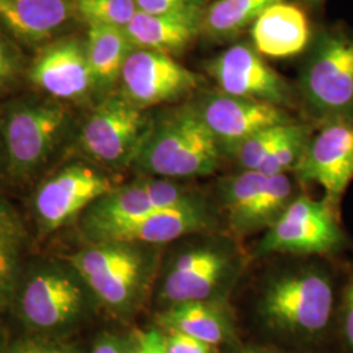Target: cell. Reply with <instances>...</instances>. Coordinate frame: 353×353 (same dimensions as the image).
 <instances>
[{"label":"cell","instance_id":"5bb4252c","mask_svg":"<svg viewBox=\"0 0 353 353\" xmlns=\"http://www.w3.org/2000/svg\"><path fill=\"white\" fill-rule=\"evenodd\" d=\"M196 195L174 179L159 176L114 188L87 210L84 232L88 239H92L106 228L159 210L176 207L189 202Z\"/></svg>","mask_w":353,"mask_h":353},{"label":"cell","instance_id":"603a6c76","mask_svg":"<svg viewBox=\"0 0 353 353\" xmlns=\"http://www.w3.org/2000/svg\"><path fill=\"white\" fill-rule=\"evenodd\" d=\"M284 0H216L203 13L202 33L214 39L237 37L268 7Z\"/></svg>","mask_w":353,"mask_h":353},{"label":"cell","instance_id":"8fae6325","mask_svg":"<svg viewBox=\"0 0 353 353\" xmlns=\"http://www.w3.org/2000/svg\"><path fill=\"white\" fill-rule=\"evenodd\" d=\"M293 173L303 183L318 185L323 199L338 208L353 179V121L321 123Z\"/></svg>","mask_w":353,"mask_h":353},{"label":"cell","instance_id":"7c38bea8","mask_svg":"<svg viewBox=\"0 0 353 353\" xmlns=\"http://www.w3.org/2000/svg\"><path fill=\"white\" fill-rule=\"evenodd\" d=\"M113 189L110 179L93 168L65 166L42 182L34 194L38 227L45 233L63 228Z\"/></svg>","mask_w":353,"mask_h":353},{"label":"cell","instance_id":"ffe728a7","mask_svg":"<svg viewBox=\"0 0 353 353\" xmlns=\"http://www.w3.org/2000/svg\"><path fill=\"white\" fill-rule=\"evenodd\" d=\"M67 0H0V24L19 39L37 43L68 21Z\"/></svg>","mask_w":353,"mask_h":353},{"label":"cell","instance_id":"e575fe53","mask_svg":"<svg viewBox=\"0 0 353 353\" xmlns=\"http://www.w3.org/2000/svg\"><path fill=\"white\" fill-rule=\"evenodd\" d=\"M0 234L20 237L23 236V224L16 214V211L11 207V204L0 198Z\"/></svg>","mask_w":353,"mask_h":353},{"label":"cell","instance_id":"7a4b0ae2","mask_svg":"<svg viewBox=\"0 0 353 353\" xmlns=\"http://www.w3.org/2000/svg\"><path fill=\"white\" fill-rule=\"evenodd\" d=\"M65 259L92 296L117 314H127L139 305L156 265L151 246L127 242L92 243Z\"/></svg>","mask_w":353,"mask_h":353},{"label":"cell","instance_id":"74e56055","mask_svg":"<svg viewBox=\"0 0 353 353\" xmlns=\"http://www.w3.org/2000/svg\"><path fill=\"white\" fill-rule=\"evenodd\" d=\"M237 353H275V352H270V351H261V350H243V351H241V352Z\"/></svg>","mask_w":353,"mask_h":353},{"label":"cell","instance_id":"7402d4cb","mask_svg":"<svg viewBox=\"0 0 353 353\" xmlns=\"http://www.w3.org/2000/svg\"><path fill=\"white\" fill-rule=\"evenodd\" d=\"M97 92H108L121 80L128 55L135 49L123 28L89 26L85 41Z\"/></svg>","mask_w":353,"mask_h":353},{"label":"cell","instance_id":"52a82bcc","mask_svg":"<svg viewBox=\"0 0 353 353\" xmlns=\"http://www.w3.org/2000/svg\"><path fill=\"white\" fill-rule=\"evenodd\" d=\"M88 294H92L88 287L68 263H42L26 274L17 307L28 327L54 331L79 319Z\"/></svg>","mask_w":353,"mask_h":353},{"label":"cell","instance_id":"4fadbf2b","mask_svg":"<svg viewBox=\"0 0 353 353\" xmlns=\"http://www.w3.org/2000/svg\"><path fill=\"white\" fill-rule=\"evenodd\" d=\"M223 153H234L243 141L270 127L294 122L284 108L268 102L208 92L194 103Z\"/></svg>","mask_w":353,"mask_h":353},{"label":"cell","instance_id":"836d02e7","mask_svg":"<svg viewBox=\"0 0 353 353\" xmlns=\"http://www.w3.org/2000/svg\"><path fill=\"white\" fill-rule=\"evenodd\" d=\"M132 353H168L164 334L157 330L137 331Z\"/></svg>","mask_w":353,"mask_h":353},{"label":"cell","instance_id":"60d3db41","mask_svg":"<svg viewBox=\"0 0 353 353\" xmlns=\"http://www.w3.org/2000/svg\"><path fill=\"white\" fill-rule=\"evenodd\" d=\"M0 170H1V156H0Z\"/></svg>","mask_w":353,"mask_h":353},{"label":"cell","instance_id":"b9f144b4","mask_svg":"<svg viewBox=\"0 0 353 353\" xmlns=\"http://www.w3.org/2000/svg\"><path fill=\"white\" fill-rule=\"evenodd\" d=\"M1 300H3V297H1V296H0V305H1Z\"/></svg>","mask_w":353,"mask_h":353},{"label":"cell","instance_id":"2e32d148","mask_svg":"<svg viewBox=\"0 0 353 353\" xmlns=\"http://www.w3.org/2000/svg\"><path fill=\"white\" fill-rule=\"evenodd\" d=\"M214 224V212L210 204L196 195L189 202L176 207L159 210L106 228L89 240L92 243L127 242L156 246L210 230Z\"/></svg>","mask_w":353,"mask_h":353},{"label":"cell","instance_id":"f546056e","mask_svg":"<svg viewBox=\"0 0 353 353\" xmlns=\"http://www.w3.org/2000/svg\"><path fill=\"white\" fill-rule=\"evenodd\" d=\"M21 71V58L17 50L0 33V92L16 81Z\"/></svg>","mask_w":353,"mask_h":353},{"label":"cell","instance_id":"e0dca14e","mask_svg":"<svg viewBox=\"0 0 353 353\" xmlns=\"http://www.w3.org/2000/svg\"><path fill=\"white\" fill-rule=\"evenodd\" d=\"M29 77L38 88L61 101H80L97 92L85 42L77 38L48 45L34 59Z\"/></svg>","mask_w":353,"mask_h":353},{"label":"cell","instance_id":"ac0fdd59","mask_svg":"<svg viewBox=\"0 0 353 353\" xmlns=\"http://www.w3.org/2000/svg\"><path fill=\"white\" fill-rule=\"evenodd\" d=\"M204 10L165 14H148L138 11L125 28L127 37L135 49L157 51L168 55L182 52L202 33Z\"/></svg>","mask_w":353,"mask_h":353},{"label":"cell","instance_id":"9c48e42d","mask_svg":"<svg viewBox=\"0 0 353 353\" xmlns=\"http://www.w3.org/2000/svg\"><path fill=\"white\" fill-rule=\"evenodd\" d=\"M344 242L336 208L326 199L297 195L276 223L265 230L255 255H326L338 252Z\"/></svg>","mask_w":353,"mask_h":353},{"label":"cell","instance_id":"d6986e66","mask_svg":"<svg viewBox=\"0 0 353 353\" xmlns=\"http://www.w3.org/2000/svg\"><path fill=\"white\" fill-rule=\"evenodd\" d=\"M254 49L270 58L303 52L310 41L306 14L294 4L280 1L268 7L252 26Z\"/></svg>","mask_w":353,"mask_h":353},{"label":"cell","instance_id":"1f68e13d","mask_svg":"<svg viewBox=\"0 0 353 353\" xmlns=\"http://www.w3.org/2000/svg\"><path fill=\"white\" fill-rule=\"evenodd\" d=\"M168 353H216V345L199 341L178 330H166Z\"/></svg>","mask_w":353,"mask_h":353},{"label":"cell","instance_id":"f1b7e54d","mask_svg":"<svg viewBox=\"0 0 353 353\" xmlns=\"http://www.w3.org/2000/svg\"><path fill=\"white\" fill-rule=\"evenodd\" d=\"M20 237L0 234V296L10 290L13 283L17 256H19Z\"/></svg>","mask_w":353,"mask_h":353},{"label":"cell","instance_id":"6da1fadb","mask_svg":"<svg viewBox=\"0 0 353 353\" xmlns=\"http://www.w3.org/2000/svg\"><path fill=\"white\" fill-rule=\"evenodd\" d=\"M223 151L194 103L153 119L135 164L159 178L179 179L214 174Z\"/></svg>","mask_w":353,"mask_h":353},{"label":"cell","instance_id":"d6a6232c","mask_svg":"<svg viewBox=\"0 0 353 353\" xmlns=\"http://www.w3.org/2000/svg\"><path fill=\"white\" fill-rule=\"evenodd\" d=\"M339 316L343 341L347 348L353 352V265L341 292Z\"/></svg>","mask_w":353,"mask_h":353},{"label":"cell","instance_id":"9a60e30c","mask_svg":"<svg viewBox=\"0 0 353 353\" xmlns=\"http://www.w3.org/2000/svg\"><path fill=\"white\" fill-rule=\"evenodd\" d=\"M207 72L219 90L230 96L281 108L292 101V89L287 80L249 45L237 43L228 48L208 62Z\"/></svg>","mask_w":353,"mask_h":353},{"label":"cell","instance_id":"8992f818","mask_svg":"<svg viewBox=\"0 0 353 353\" xmlns=\"http://www.w3.org/2000/svg\"><path fill=\"white\" fill-rule=\"evenodd\" d=\"M153 126L147 110L122 94L109 96L89 114L79 132V147L96 163L123 168L135 163Z\"/></svg>","mask_w":353,"mask_h":353},{"label":"cell","instance_id":"ab89813d","mask_svg":"<svg viewBox=\"0 0 353 353\" xmlns=\"http://www.w3.org/2000/svg\"><path fill=\"white\" fill-rule=\"evenodd\" d=\"M306 1H309V3H313V4H316L318 1H321V0H306Z\"/></svg>","mask_w":353,"mask_h":353},{"label":"cell","instance_id":"8d00e7d4","mask_svg":"<svg viewBox=\"0 0 353 353\" xmlns=\"http://www.w3.org/2000/svg\"><path fill=\"white\" fill-rule=\"evenodd\" d=\"M58 348H54L41 341H23L16 344L11 353H57Z\"/></svg>","mask_w":353,"mask_h":353},{"label":"cell","instance_id":"d4e9b609","mask_svg":"<svg viewBox=\"0 0 353 353\" xmlns=\"http://www.w3.org/2000/svg\"><path fill=\"white\" fill-rule=\"evenodd\" d=\"M267 176L256 170H241L220 182V195L228 221L236 233L250 212L256 196L265 186Z\"/></svg>","mask_w":353,"mask_h":353},{"label":"cell","instance_id":"d590c367","mask_svg":"<svg viewBox=\"0 0 353 353\" xmlns=\"http://www.w3.org/2000/svg\"><path fill=\"white\" fill-rule=\"evenodd\" d=\"M90 353H132L126 341L113 334H103L93 345Z\"/></svg>","mask_w":353,"mask_h":353},{"label":"cell","instance_id":"30bf717a","mask_svg":"<svg viewBox=\"0 0 353 353\" xmlns=\"http://www.w3.org/2000/svg\"><path fill=\"white\" fill-rule=\"evenodd\" d=\"M121 94L143 110L182 100L201 87L202 77L172 55L134 49L121 75Z\"/></svg>","mask_w":353,"mask_h":353},{"label":"cell","instance_id":"f35d334b","mask_svg":"<svg viewBox=\"0 0 353 353\" xmlns=\"http://www.w3.org/2000/svg\"><path fill=\"white\" fill-rule=\"evenodd\" d=\"M57 353H79L75 350H71V348H62V350H58Z\"/></svg>","mask_w":353,"mask_h":353},{"label":"cell","instance_id":"ba28073f","mask_svg":"<svg viewBox=\"0 0 353 353\" xmlns=\"http://www.w3.org/2000/svg\"><path fill=\"white\" fill-rule=\"evenodd\" d=\"M68 118L67 108L58 102H19L7 109L0 130L13 174L30 176L49 160Z\"/></svg>","mask_w":353,"mask_h":353},{"label":"cell","instance_id":"4dcf8cb0","mask_svg":"<svg viewBox=\"0 0 353 353\" xmlns=\"http://www.w3.org/2000/svg\"><path fill=\"white\" fill-rule=\"evenodd\" d=\"M138 11L148 14L183 12L190 10H204L208 0H135Z\"/></svg>","mask_w":353,"mask_h":353},{"label":"cell","instance_id":"4316f807","mask_svg":"<svg viewBox=\"0 0 353 353\" xmlns=\"http://www.w3.org/2000/svg\"><path fill=\"white\" fill-rule=\"evenodd\" d=\"M75 8L88 26L123 29L138 12L135 0H76Z\"/></svg>","mask_w":353,"mask_h":353},{"label":"cell","instance_id":"44dd1931","mask_svg":"<svg viewBox=\"0 0 353 353\" xmlns=\"http://www.w3.org/2000/svg\"><path fill=\"white\" fill-rule=\"evenodd\" d=\"M166 330H178L208 344L217 345L232 334V322L223 300L191 301L166 307L159 316Z\"/></svg>","mask_w":353,"mask_h":353},{"label":"cell","instance_id":"5b68a950","mask_svg":"<svg viewBox=\"0 0 353 353\" xmlns=\"http://www.w3.org/2000/svg\"><path fill=\"white\" fill-rule=\"evenodd\" d=\"M239 249L223 239L195 241L170 258L157 296L166 307L178 303L223 300L242 270Z\"/></svg>","mask_w":353,"mask_h":353},{"label":"cell","instance_id":"83f0119b","mask_svg":"<svg viewBox=\"0 0 353 353\" xmlns=\"http://www.w3.org/2000/svg\"><path fill=\"white\" fill-rule=\"evenodd\" d=\"M312 130L306 125L297 123L290 137L272 152L256 172L265 176L288 174L296 169L303 159L307 141L312 137Z\"/></svg>","mask_w":353,"mask_h":353},{"label":"cell","instance_id":"3957f363","mask_svg":"<svg viewBox=\"0 0 353 353\" xmlns=\"http://www.w3.org/2000/svg\"><path fill=\"white\" fill-rule=\"evenodd\" d=\"M335 294V283L326 267L301 265L268 279L259 294L258 309L272 327L316 336L331 325Z\"/></svg>","mask_w":353,"mask_h":353},{"label":"cell","instance_id":"277c9868","mask_svg":"<svg viewBox=\"0 0 353 353\" xmlns=\"http://www.w3.org/2000/svg\"><path fill=\"white\" fill-rule=\"evenodd\" d=\"M299 89L305 109L319 125L353 121V33L331 28L318 34Z\"/></svg>","mask_w":353,"mask_h":353},{"label":"cell","instance_id":"484cf974","mask_svg":"<svg viewBox=\"0 0 353 353\" xmlns=\"http://www.w3.org/2000/svg\"><path fill=\"white\" fill-rule=\"evenodd\" d=\"M297 122L270 127L243 141L233 153L242 170H258L267 157L287 139Z\"/></svg>","mask_w":353,"mask_h":353},{"label":"cell","instance_id":"cb8c5ba5","mask_svg":"<svg viewBox=\"0 0 353 353\" xmlns=\"http://www.w3.org/2000/svg\"><path fill=\"white\" fill-rule=\"evenodd\" d=\"M297 198L296 185L288 174L267 176L265 186L240 229L241 236L268 229Z\"/></svg>","mask_w":353,"mask_h":353}]
</instances>
